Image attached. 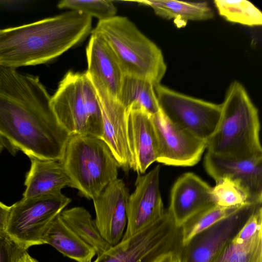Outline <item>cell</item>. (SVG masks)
Listing matches in <instances>:
<instances>
[{
    "mask_svg": "<svg viewBox=\"0 0 262 262\" xmlns=\"http://www.w3.org/2000/svg\"><path fill=\"white\" fill-rule=\"evenodd\" d=\"M39 78L0 67V134L28 157L60 160L70 135Z\"/></svg>",
    "mask_w": 262,
    "mask_h": 262,
    "instance_id": "obj_1",
    "label": "cell"
},
{
    "mask_svg": "<svg viewBox=\"0 0 262 262\" xmlns=\"http://www.w3.org/2000/svg\"><path fill=\"white\" fill-rule=\"evenodd\" d=\"M92 17L76 11L0 29V67L16 69L47 63L91 30Z\"/></svg>",
    "mask_w": 262,
    "mask_h": 262,
    "instance_id": "obj_2",
    "label": "cell"
},
{
    "mask_svg": "<svg viewBox=\"0 0 262 262\" xmlns=\"http://www.w3.org/2000/svg\"><path fill=\"white\" fill-rule=\"evenodd\" d=\"M221 107L217 128L206 141L207 151L236 159L262 157L258 111L242 83H230Z\"/></svg>",
    "mask_w": 262,
    "mask_h": 262,
    "instance_id": "obj_3",
    "label": "cell"
},
{
    "mask_svg": "<svg viewBox=\"0 0 262 262\" xmlns=\"http://www.w3.org/2000/svg\"><path fill=\"white\" fill-rule=\"evenodd\" d=\"M92 33L106 41L125 75L147 80L154 86L160 84L167 70L162 52L127 17L99 21Z\"/></svg>",
    "mask_w": 262,
    "mask_h": 262,
    "instance_id": "obj_4",
    "label": "cell"
},
{
    "mask_svg": "<svg viewBox=\"0 0 262 262\" xmlns=\"http://www.w3.org/2000/svg\"><path fill=\"white\" fill-rule=\"evenodd\" d=\"M73 188L80 196L94 200L118 178V162L100 138L71 135L60 160Z\"/></svg>",
    "mask_w": 262,
    "mask_h": 262,
    "instance_id": "obj_5",
    "label": "cell"
},
{
    "mask_svg": "<svg viewBox=\"0 0 262 262\" xmlns=\"http://www.w3.org/2000/svg\"><path fill=\"white\" fill-rule=\"evenodd\" d=\"M51 106L58 123L70 135H88L101 139L100 106L85 72H68L51 96Z\"/></svg>",
    "mask_w": 262,
    "mask_h": 262,
    "instance_id": "obj_6",
    "label": "cell"
},
{
    "mask_svg": "<svg viewBox=\"0 0 262 262\" xmlns=\"http://www.w3.org/2000/svg\"><path fill=\"white\" fill-rule=\"evenodd\" d=\"M182 246L181 228L168 210L134 235L124 239L98 256L93 262H159L177 254Z\"/></svg>",
    "mask_w": 262,
    "mask_h": 262,
    "instance_id": "obj_7",
    "label": "cell"
},
{
    "mask_svg": "<svg viewBox=\"0 0 262 262\" xmlns=\"http://www.w3.org/2000/svg\"><path fill=\"white\" fill-rule=\"evenodd\" d=\"M71 202L62 192L22 198L11 205L7 235L24 251L43 244L49 225Z\"/></svg>",
    "mask_w": 262,
    "mask_h": 262,
    "instance_id": "obj_8",
    "label": "cell"
},
{
    "mask_svg": "<svg viewBox=\"0 0 262 262\" xmlns=\"http://www.w3.org/2000/svg\"><path fill=\"white\" fill-rule=\"evenodd\" d=\"M154 88L164 115L173 123L206 142L217 128L221 104L188 96L161 84Z\"/></svg>",
    "mask_w": 262,
    "mask_h": 262,
    "instance_id": "obj_9",
    "label": "cell"
},
{
    "mask_svg": "<svg viewBox=\"0 0 262 262\" xmlns=\"http://www.w3.org/2000/svg\"><path fill=\"white\" fill-rule=\"evenodd\" d=\"M262 203H248L193 236L176 254L177 262H210Z\"/></svg>",
    "mask_w": 262,
    "mask_h": 262,
    "instance_id": "obj_10",
    "label": "cell"
},
{
    "mask_svg": "<svg viewBox=\"0 0 262 262\" xmlns=\"http://www.w3.org/2000/svg\"><path fill=\"white\" fill-rule=\"evenodd\" d=\"M158 142L157 162L177 166L197 164L206 142L170 121L160 111L150 115Z\"/></svg>",
    "mask_w": 262,
    "mask_h": 262,
    "instance_id": "obj_11",
    "label": "cell"
},
{
    "mask_svg": "<svg viewBox=\"0 0 262 262\" xmlns=\"http://www.w3.org/2000/svg\"><path fill=\"white\" fill-rule=\"evenodd\" d=\"M160 170L158 165L147 173L138 175L135 190L126 203L127 224L122 239L137 234L164 213L159 185Z\"/></svg>",
    "mask_w": 262,
    "mask_h": 262,
    "instance_id": "obj_12",
    "label": "cell"
},
{
    "mask_svg": "<svg viewBox=\"0 0 262 262\" xmlns=\"http://www.w3.org/2000/svg\"><path fill=\"white\" fill-rule=\"evenodd\" d=\"M204 167L217 181L227 178L239 186L250 203H262V157L251 159L224 157L207 152Z\"/></svg>",
    "mask_w": 262,
    "mask_h": 262,
    "instance_id": "obj_13",
    "label": "cell"
},
{
    "mask_svg": "<svg viewBox=\"0 0 262 262\" xmlns=\"http://www.w3.org/2000/svg\"><path fill=\"white\" fill-rule=\"evenodd\" d=\"M129 190L123 180L110 183L93 200L96 226L102 237L111 246L122 239L127 224L126 205Z\"/></svg>",
    "mask_w": 262,
    "mask_h": 262,
    "instance_id": "obj_14",
    "label": "cell"
},
{
    "mask_svg": "<svg viewBox=\"0 0 262 262\" xmlns=\"http://www.w3.org/2000/svg\"><path fill=\"white\" fill-rule=\"evenodd\" d=\"M95 90L101 112V139L111 149L120 168L127 172L133 167L127 137V112L118 99L101 90Z\"/></svg>",
    "mask_w": 262,
    "mask_h": 262,
    "instance_id": "obj_15",
    "label": "cell"
},
{
    "mask_svg": "<svg viewBox=\"0 0 262 262\" xmlns=\"http://www.w3.org/2000/svg\"><path fill=\"white\" fill-rule=\"evenodd\" d=\"M86 56L85 73L95 89L118 99L125 75L111 48L101 37L92 33Z\"/></svg>",
    "mask_w": 262,
    "mask_h": 262,
    "instance_id": "obj_16",
    "label": "cell"
},
{
    "mask_svg": "<svg viewBox=\"0 0 262 262\" xmlns=\"http://www.w3.org/2000/svg\"><path fill=\"white\" fill-rule=\"evenodd\" d=\"M212 190L192 172L184 173L177 179L171 190L167 210L179 226L199 211L215 205Z\"/></svg>",
    "mask_w": 262,
    "mask_h": 262,
    "instance_id": "obj_17",
    "label": "cell"
},
{
    "mask_svg": "<svg viewBox=\"0 0 262 262\" xmlns=\"http://www.w3.org/2000/svg\"><path fill=\"white\" fill-rule=\"evenodd\" d=\"M127 137L133 158L132 169L144 174L158 157V142L150 115L141 109L127 111Z\"/></svg>",
    "mask_w": 262,
    "mask_h": 262,
    "instance_id": "obj_18",
    "label": "cell"
},
{
    "mask_svg": "<svg viewBox=\"0 0 262 262\" xmlns=\"http://www.w3.org/2000/svg\"><path fill=\"white\" fill-rule=\"evenodd\" d=\"M31 167L25 181L23 198L27 199L61 192L67 187L73 188L72 182L60 160L28 157Z\"/></svg>",
    "mask_w": 262,
    "mask_h": 262,
    "instance_id": "obj_19",
    "label": "cell"
},
{
    "mask_svg": "<svg viewBox=\"0 0 262 262\" xmlns=\"http://www.w3.org/2000/svg\"><path fill=\"white\" fill-rule=\"evenodd\" d=\"M59 214L49 225L43 238V244L51 245L64 256L77 262H92L95 250L65 224Z\"/></svg>",
    "mask_w": 262,
    "mask_h": 262,
    "instance_id": "obj_20",
    "label": "cell"
},
{
    "mask_svg": "<svg viewBox=\"0 0 262 262\" xmlns=\"http://www.w3.org/2000/svg\"><path fill=\"white\" fill-rule=\"evenodd\" d=\"M150 7L156 15L167 19L181 21L205 20L214 16L213 11L206 2H182L174 0L136 1Z\"/></svg>",
    "mask_w": 262,
    "mask_h": 262,
    "instance_id": "obj_21",
    "label": "cell"
},
{
    "mask_svg": "<svg viewBox=\"0 0 262 262\" xmlns=\"http://www.w3.org/2000/svg\"><path fill=\"white\" fill-rule=\"evenodd\" d=\"M118 100L127 112L141 109L152 115L160 111L154 85L144 79L125 75Z\"/></svg>",
    "mask_w": 262,
    "mask_h": 262,
    "instance_id": "obj_22",
    "label": "cell"
},
{
    "mask_svg": "<svg viewBox=\"0 0 262 262\" xmlns=\"http://www.w3.org/2000/svg\"><path fill=\"white\" fill-rule=\"evenodd\" d=\"M59 215L65 224L95 250L97 256L112 247L102 237L94 220L84 208L74 207L63 209Z\"/></svg>",
    "mask_w": 262,
    "mask_h": 262,
    "instance_id": "obj_23",
    "label": "cell"
},
{
    "mask_svg": "<svg viewBox=\"0 0 262 262\" xmlns=\"http://www.w3.org/2000/svg\"><path fill=\"white\" fill-rule=\"evenodd\" d=\"M210 262H262V231L243 243L232 239Z\"/></svg>",
    "mask_w": 262,
    "mask_h": 262,
    "instance_id": "obj_24",
    "label": "cell"
},
{
    "mask_svg": "<svg viewBox=\"0 0 262 262\" xmlns=\"http://www.w3.org/2000/svg\"><path fill=\"white\" fill-rule=\"evenodd\" d=\"M215 7L220 16L227 21L253 27L262 25L261 11L246 0H215Z\"/></svg>",
    "mask_w": 262,
    "mask_h": 262,
    "instance_id": "obj_25",
    "label": "cell"
},
{
    "mask_svg": "<svg viewBox=\"0 0 262 262\" xmlns=\"http://www.w3.org/2000/svg\"><path fill=\"white\" fill-rule=\"evenodd\" d=\"M240 207H224L214 205L196 213L180 226L182 245L197 233L229 215Z\"/></svg>",
    "mask_w": 262,
    "mask_h": 262,
    "instance_id": "obj_26",
    "label": "cell"
},
{
    "mask_svg": "<svg viewBox=\"0 0 262 262\" xmlns=\"http://www.w3.org/2000/svg\"><path fill=\"white\" fill-rule=\"evenodd\" d=\"M57 6L60 9L67 8L95 17L99 21L116 16L117 8L112 1L106 0H62Z\"/></svg>",
    "mask_w": 262,
    "mask_h": 262,
    "instance_id": "obj_27",
    "label": "cell"
},
{
    "mask_svg": "<svg viewBox=\"0 0 262 262\" xmlns=\"http://www.w3.org/2000/svg\"><path fill=\"white\" fill-rule=\"evenodd\" d=\"M216 182L212 194L215 205L224 207H240L250 203L243 189L231 180L225 178Z\"/></svg>",
    "mask_w": 262,
    "mask_h": 262,
    "instance_id": "obj_28",
    "label": "cell"
},
{
    "mask_svg": "<svg viewBox=\"0 0 262 262\" xmlns=\"http://www.w3.org/2000/svg\"><path fill=\"white\" fill-rule=\"evenodd\" d=\"M260 231H262V205L256 209L232 240L236 243H243Z\"/></svg>",
    "mask_w": 262,
    "mask_h": 262,
    "instance_id": "obj_29",
    "label": "cell"
},
{
    "mask_svg": "<svg viewBox=\"0 0 262 262\" xmlns=\"http://www.w3.org/2000/svg\"><path fill=\"white\" fill-rule=\"evenodd\" d=\"M23 251L7 235H0V262H16Z\"/></svg>",
    "mask_w": 262,
    "mask_h": 262,
    "instance_id": "obj_30",
    "label": "cell"
},
{
    "mask_svg": "<svg viewBox=\"0 0 262 262\" xmlns=\"http://www.w3.org/2000/svg\"><path fill=\"white\" fill-rule=\"evenodd\" d=\"M11 206H7L0 201V235H5L10 217Z\"/></svg>",
    "mask_w": 262,
    "mask_h": 262,
    "instance_id": "obj_31",
    "label": "cell"
},
{
    "mask_svg": "<svg viewBox=\"0 0 262 262\" xmlns=\"http://www.w3.org/2000/svg\"><path fill=\"white\" fill-rule=\"evenodd\" d=\"M0 142L3 145L5 148L12 155H15L17 152L18 150L1 134Z\"/></svg>",
    "mask_w": 262,
    "mask_h": 262,
    "instance_id": "obj_32",
    "label": "cell"
},
{
    "mask_svg": "<svg viewBox=\"0 0 262 262\" xmlns=\"http://www.w3.org/2000/svg\"><path fill=\"white\" fill-rule=\"evenodd\" d=\"M16 262H39L37 259L32 257L29 255L27 251H23L18 258Z\"/></svg>",
    "mask_w": 262,
    "mask_h": 262,
    "instance_id": "obj_33",
    "label": "cell"
},
{
    "mask_svg": "<svg viewBox=\"0 0 262 262\" xmlns=\"http://www.w3.org/2000/svg\"><path fill=\"white\" fill-rule=\"evenodd\" d=\"M159 262H177L176 255L174 254H169L162 258Z\"/></svg>",
    "mask_w": 262,
    "mask_h": 262,
    "instance_id": "obj_34",
    "label": "cell"
},
{
    "mask_svg": "<svg viewBox=\"0 0 262 262\" xmlns=\"http://www.w3.org/2000/svg\"><path fill=\"white\" fill-rule=\"evenodd\" d=\"M4 148L5 147L3 146V145L0 142V154H1L2 150L4 149Z\"/></svg>",
    "mask_w": 262,
    "mask_h": 262,
    "instance_id": "obj_35",
    "label": "cell"
}]
</instances>
